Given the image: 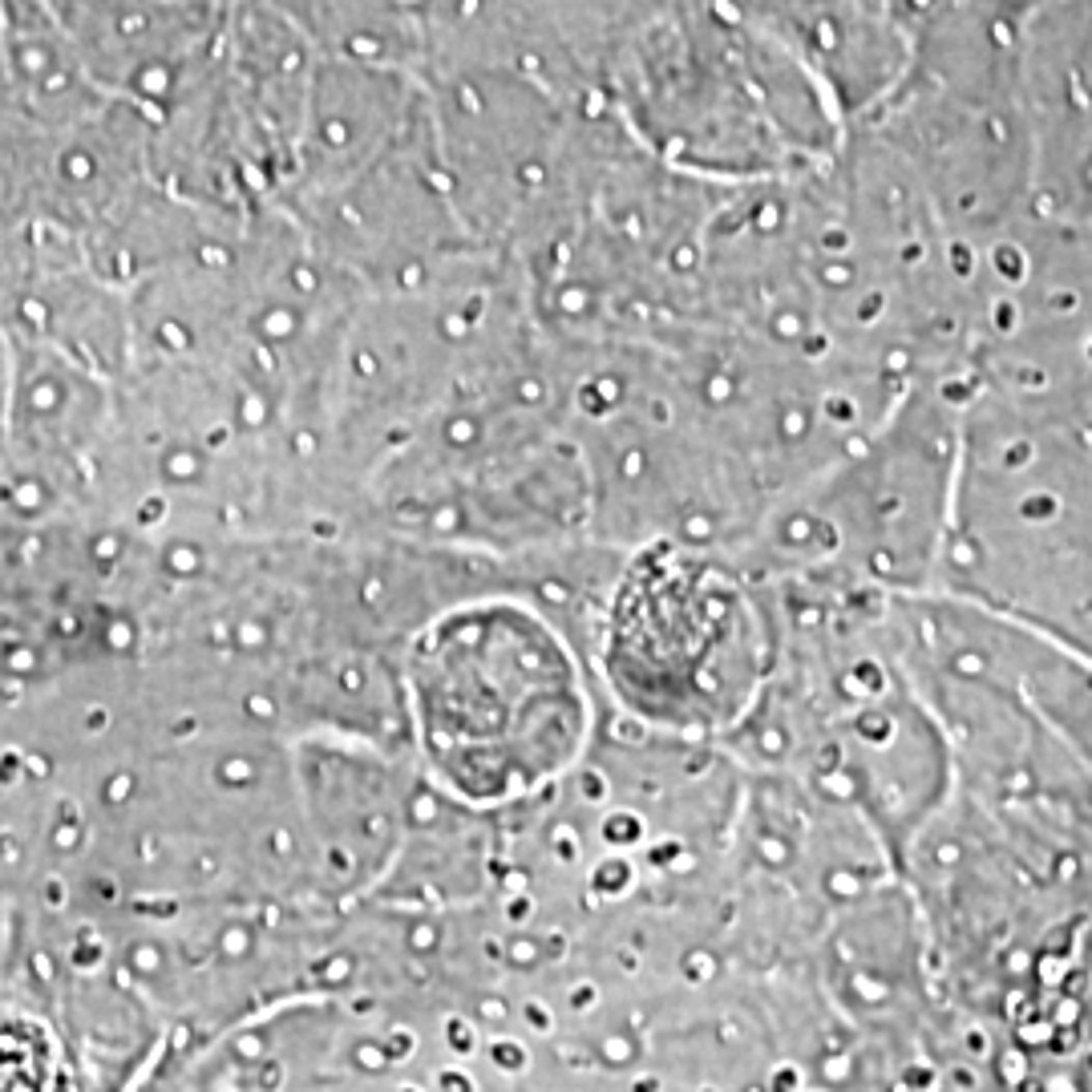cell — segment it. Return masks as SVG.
<instances>
[{
    "label": "cell",
    "instance_id": "6da1fadb",
    "mask_svg": "<svg viewBox=\"0 0 1092 1092\" xmlns=\"http://www.w3.org/2000/svg\"><path fill=\"white\" fill-rule=\"evenodd\" d=\"M405 724L433 781L470 805L563 781L595 741L579 651L542 607L457 603L405 656Z\"/></svg>",
    "mask_w": 1092,
    "mask_h": 1092
},
{
    "label": "cell",
    "instance_id": "7a4b0ae2",
    "mask_svg": "<svg viewBox=\"0 0 1092 1092\" xmlns=\"http://www.w3.org/2000/svg\"><path fill=\"white\" fill-rule=\"evenodd\" d=\"M595 664L640 724L733 733L773 668L769 603L720 551L643 542L607 579Z\"/></svg>",
    "mask_w": 1092,
    "mask_h": 1092
}]
</instances>
